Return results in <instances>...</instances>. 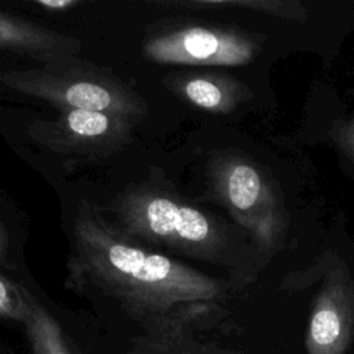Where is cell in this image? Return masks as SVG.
<instances>
[{
  "label": "cell",
  "instance_id": "ba28073f",
  "mask_svg": "<svg viewBox=\"0 0 354 354\" xmlns=\"http://www.w3.org/2000/svg\"><path fill=\"white\" fill-rule=\"evenodd\" d=\"M80 47L75 37L0 11V48L50 61L72 55Z\"/></svg>",
  "mask_w": 354,
  "mask_h": 354
},
{
  "label": "cell",
  "instance_id": "8fae6325",
  "mask_svg": "<svg viewBox=\"0 0 354 354\" xmlns=\"http://www.w3.org/2000/svg\"><path fill=\"white\" fill-rule=\"evenodd\" d=\"M181 4L201 8H248L250 11H260L285 18H300L303 14V10L293 3L281 0H191Z\"/></svg>",
  "mask_w": 354,
  "mask_h": 354
},
{
  "label": "cell",
  "instance_id": "6da1fadb",
  "mask_svg": "<svg viewBox=\"0 0 354 354\" xmlns=\"http://www.w3.org/2000/svg\"><path fill=\"white\" fill-rule=\"evenodd\" d=\"M73 238V275L151 318L165 336L192 324L221 295L216 279L129 243L91 210L79 212Z\"/></svg>",
  "mask_w": 354,
  "mask_h": 354
},
{
  "label": "cell",
  "instance_id": "8992f818",
  "mask_svg": "<svg viewBox=\"0 0 354 354\" xmlns=\"http://www.w3.org/2000/svg\"><path fill=\"white\" fill-rule=\"evenodd\" d=\"M137 120L86 109H61L48 123H36L32 136L59 152L100 155L116 149Z\"/></svg>",
  "mask_w": 354,
  "mask_h": 354
},
{
  "label": "cell",
  "instance_id": "7a4b0ae2",
  "mask_svg": "<svg viewBox=\"0 0 354 354\" xmlns=\"http://www.w3.org/2000/svg\"><path fill=\"white\" fill-rule=\"evenodd\" d=\"M118 218L130 236L184 253L207 256L220 245L218 230L203 212L159 191L126 194L119 201Z\"/></svg>",
  "mask_w": 354,
  "mask_h": 354
},
{
  "label": "cell",
  "instance_id": "5bb4252c",
  "mask_svg": "<svg viewBox=\"0 0 354 354\" xmlns=\"http://www.w3.org/2000/svg\"><path fill=\"white\" fill-rule=\"evenodd\" d=\"M35 4L50 11H59V10L62 11V10L77 6L79 1L77 0H37L35 1Z\"/></svg>",
  "mask_w": 354,
  "mask_h": 354
},
{
  "label": "cell",
  "instance_id": "5b68a950",
  "mask_svg": "<svg viewBox=\"0 0 354 354\" xmlns=\"http://www.w3.org/2000/svg\"><path fill=\"white\" fill-rule=\"evenodd\" d=\"M144 54L151 61L191 66H239L250 62L260 44L249 35L221 28L184 26L149 37Z\"/></svg>",
  "mask_w": 354,
  "mask_h": 354
},
{
  "label": "cell",
  "instance_id": "9a60e30c",
  "mask_svg": "<svg viewBox=\"0 0 354 354\" xmlns=\"http://www.w3.org/2000/svg\"><path fill=\"white\" fill-rule=\"evenodd\" d=\"M6 249H7V236H6V231L0 223V260L4 257L6 254Z\"/></svg>",
  "mask_w": 354,
  "mask_h": 354
},
{
  "label": "cell",
  "instance_id": "30bf717a",
  "mask_svg": "<svg viewBox=\"0 0 354 354\" xmlns=\"http://www.w3.org/2000/svg\"><path fill=\"white\" fill-rule=\"evenodd\" d=\"M29 313L24 322L33 354H71L58 322L29 293Z\"/></svg>",
  "mask_w": 354,
  "mask_h": 354
},
{
  "label": "cell",
  "instance_id": "52a82bcc",
  "mask_svg": "<svg viewBox=\"0 0 354 354\" xmlns=\"http://www.w3.org/2000/svg\"><path fill=\"white\" fill-rule=\"evenodd\" d=\"M354 339V281L335 268L319 289L306 333L307 354H346Z\"/></svg>",
  "mask_w": 354,
  "mask_h": 354
},
{
  "label": "cell",
  "instance_id": "4fadbf2b",
  "mask_svg": "<svg viewBox=\"0 0 354 354\" xmlns=\"http://www.w3.org/2000/svg\"><path fill=\"white\" fill-rule=\"evenodd\" d=\"M339 141L344 151L354 159V120L342 127L339 133Z\"/></svg>",
  "mask_w": 354,
  "mask_h": 354
},
{
  "label": "cell",
  "instance_id": "277c9868",
  "mask_svg": "<svg viewBox=\"0 0 354 354\" xmlns=\"http://www.w3.org/2000/svg\"><path fill=\"white\" fill-rule=\"evenodd\" d=\"M220 199L234 218L264 248L274 246L285 225L274 188L261 170L239 156L221 158L213 170Z\"/></svg>",
  "mask_w": 354,
  "mask_h": 354
},
{
  "label": "cell",
  "instance_id": "9c48e42d",
  "mask_svg": "<svg viewBox=\"0 0 354 354\" xmlns=\"http://www.w3.org/2000/svg\"><path fill=\"white\" fill-rule=\"evenodd\" d=\"M187 102L213 113H228L245 98V87L236 80L214 73L180 75L169 84Z\"/></svg>",
  "mask_w": 354,
  "mask_h": 354
},
{
  "label": "cell",
  "instance_id": "7c38bea8",
  "mask_svg": "<svg viewBox=\"0 0 354 354\" xmlns=\"http://www.w3.org/2000/svg\"><path fill=\"white\" fill-rule=\"evenodd\" d=\"M29 292L0 274V317L25 322L29 313Z\"/></svg>",
  "mask_w": 354,
  "mask_h": 354
},
{
  "label": "cell",
  "instance_id": "3957f363",
  "mask_svg": "<svg viewBox=\"0 0 354 354\" xmlns=\"http://www.w3.org/2000/svg\"><path fill=\"white\" fill-rule=\"evenodd\" d=\"M0 84L59 109H86L130 118L138 122L145 102L123 84L91 72L14 71L0 68Z\"/></svg>",
  "mask_w": 354,
  "mask_h": 354
}]
</instances>
